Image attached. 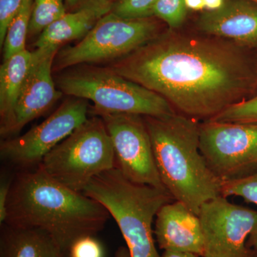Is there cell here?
<instances>
[{
    "label": "cell",
    "mask_w": 257,
    "mask_h": 257,
    "mask_svg": "<svg viewBox=\"0 0 257 257\" xmlns=\"http://www.w3.org/2000/svg\"><path fill=\"white\" fill-rule=\"evenodd\" d=\"M3 224L0 257H69L42 230Z\"/></svg>",
    "instance_id": "obj_16"
},
{
    "label": "cell",
    "mask_w": 257,
    "mask_h": 257,
    "mask_svg": "<svg viewBox=\"0 0 257 257\" xmlns=\"http://www.w3.org/2000/svg\"><path fill=\"white\" fill-rule=\"evenodd\" d=\"M187 9L199 11L205 9L204 0H184Z\"/></svg>",
    "instance_id": "obj_27"
},
{
    "label": "cell",
    "mask_w": 257,
    "mask_h": 257,
    "mask_svg": "<svg viewBox=\"0 0 257 257\" xmlns=\"http://www.w3.org/2000/svg\"><path fill=\"white\" fill-rule=\"evenodd\" d=\"M161 257H199L194 253L184 252V251H164Z\"/></svg>",
    "instance_id": "obj_29"
},
{
    "label": "cell",
    "mask_w": 257,
    "mask_h": 257,
    "mask_svg": "<svg viewBox=\"0 0 257 257\" xmlns=\"http://www.w3.org/2000/svg\"><path fill=\"white\" fill-rule=\"evenodd\" d=\"M156 18L126 20L109 12L78 43L58 51L54 72L82 64L111 63L130 55L162 32Z\"/></svg>",
    "instance_id": "obj_7"
},
{
    "label": "cell",
    "mask_w": 257,
    "mask_h": 257,
    "mask_svg": "<svg viewBox=\"0 0 257 257\" xmlns=\"http://www.w3.org/2000/svg\"><path fill=\"white\" fill-rule=\"evenodd\" d=\"M211 121L230 123H257V96L230 106Z\"/></svg>",
    "instance_id": "obj_21"
},
{
    "label": "cell",
    "mask_w": 257,
    "mask_h": 257,
    "mask_svg": "<svg viewBox=\"0 0 257 257\" xmlns=\"http://www.w3.org/2000/svg\"><path fill=\"white\" fill-rule=\"evenodd\" d=\"M251 1H252L253 3H256L257 4V0H251Z\"/></svg>",
    "instance_id": "obj_34"
},
{
    "label": "cell",
    "mask_w": 257,
    "mask_h": 257,
    "mask_svg": "<svg viewBox=\"0 0 257 257\" xmlns=\"http://www.w3.org/2000/svg\"><path fill=\"white\" fill-rule=\"evenodd\" d=\"M205 9L212 11L221 8L224 3V0H204Z\"/></svg>",
    "instance_id": "obj_30"
},
{
    "label": "cell",
    "mask_w": 257,
    "mask_h": 257,
    "mask_svg": "<svg viewBox=\"0 0 257 257\" xmlns=\"http://www.w3.org/2000/svg\"><path fill=\"white\" fill-rule=\"evenodd\" d=\"M221 195L225 197L236 196L257 205V170L244 177L224 181Z\"/></svg>",
    "instance_id": "obj_22"
},
{
    "label": "cell",
    "mask_w": 257,
    "mask_h": 257,
    "mask_svg": "<svg viewBox=\"0 0 257 257\" xmlns=\"http://www.w3.org/2000/svg\"><path fill=\"white\" fill-rule=\"evenodd\" d=\"M243 49L169 29L106 67L165 98L179 114L208 121L244 100L256 84Z\"/></svg>",
    "instance_id": "obj_1"
},
{
    "label": "cell",
    "mask_w": 257,
    "mask_h": 257,
    "mask_svg": "<svg viewBox=\"0 0 257 257\" xmlns=\"http://www.w3.org/2000/svg\"><path fill=\"white\" fill-rule=\"evenodd\" d=\"M144 119L166 191L198 215L204 203L221 195L224 182L201 152V123L177 112Z\"/></svg>",
    "instance_id": "obj_3"
},
{
    "label": "cell",
    "mask_w": 257,
    "mask_h": 257,
    "mask_svg": "<svg viewBox=\"0 0 257 257\" xmlns=\"http://www.w3.org/2000/svg\"><path fill=\"white\" fill-rule=\"evenodd\" d=\"M32 52H19L0 66V134L3 137L13 120L18 96L26 78Z\"/></svg>",
    "instance_id": "obj_17"
},
{
    "label": "cell",
    "mask_w": 257,
    "mask_h": 257,
    "mask_svg": "<svg viewBox=\"0 0 257 257\" xmlns=\"http://www.w3.org/2000/svg\"><path fill=\"white\" fill-rule=\"evenodd\" d=\"M111 8L109 5L101 3H86L82 8L66 13L52 24L38 37L34 45L36 48L60 47L65 42L82 40L101 17L110 12Z\"/></svg>",
    "instance_id": "obj_15"
},
{
    "label": "cell",
    "mask_w": 257,
    "mask_h": 257,
    "mask_svg": "<svg viewBox=\"0 0 257 257\" xmlns=\"http://www.w3.org/2000/svg\"><path fill=\"white\" fill-rule=\"evenodd\" d=\"M155 239L164 251H184L204 257V239L200 219L182 202L162 206L155 220Z\"/></svg>",
    "instance_id": "obj_14"
},
{
    "label": "cell",
    "mask_w": 257,
    "mask_h": 257,
    "mask_svg": "<svg viewBox=\"0 0 257 257\" xmlns=\"http://www.w3.org/2000/svg\"><path fill=\"white\" fill-rule=\"evenodd\" d=\"M67 13L64 0H34L28 35L40 36Z\"/></svg>",
    "instance_id": "obj_19"
},
{
    "label": "cell",
    "mask_w": 257,
    "mask_h": 257,
    "mask_svg": "<svg viewBox=\"0 0 257 257\" xmlns=\"http://www.w3.org/2000/svg\"><path fill=\"white\" fill-rule=\"evenodd\" d=\"M200 150L223 182L249 175L257 170V123L204 121Z\"/></svg>",
    "instance_id": "obj_9"
},
{
    "label": "cell",
    "mask_w": 257,
    "mask_h": 257,
    "mask_svg": "<svg viewBox=\"0 0 257 257\" xmlns=\"http://www.w3.org/2000/svg\"><path fill=\"white\" fill-rule=\"evenodd\" d=\"M39 166L57 182L82 192L93 178L115 168L114 147L104 120L88 118Z\"/></svg>",
    "instance_id": "obj_6"
},
{
    "label": "cell",
    "mask_w": 257,
    "mask_h": 257,
    "mask_svg": "<svg viewBox=\"0 0 257 257\" xmlns=\"http://www.w3.org/2000/svg\"><path fill=\"white\" fill-rule=\"evenodd\" d=\"M60 47L36 48L15 106L13 120L5 139L16 135L30 121L40 117L54 105L63 94L56 88L52 76L54 62Z\"/></svg>",
    "instance_id": "obj_12"
},
{
    "label": "cell",
    "mask_w": 257,
    "mask_h": 257,
    "mask_svg": "<svg viewBox=\"0 0 257 257\" xmlns=\"http://www.w3.org/2000/svg\"><path fill=\"white\" fill-rule=\"evenodd\" d=\"M69 257H104V248L94 236H86L74 241L69 250Z\"/></svg>",
    "instance_id": "obj_24"
},
{
    "label": "cell",
    "mask_w": 257,
    "mask_h": 257,
    "mask_svg": "<svg viewBox=\"0 0 257 257\" xmlns=\"http://www.w3.org/2000/svg\"><path fill=\"white\" fill-rule=\"evenodd\" d=\"M89 112L86 99H67L40 124L2 141V160L19 171L38 167L49 152L87 121Z\"/></svg>",
    "instance_id": "obj_8"
},
{
    "label": "cell",
    "mask_w": 257,
    "mask_h": 257,
    "mask_svg": "<svg viewBox=\"0 0 257 257\" xmlns=\"http://www.w3.org/2000/svg\"><path fill=\"white\" fill-rule=\"evenodd\" d=\"M198 216L204 257H256L246 239L257 224V211L233 204L221 195L204 203Z\"/></svg>",
    "instance_id": "obj_11"
},
{
    "label": "cell",
    "mask_w": 257,
    "mask_h": 257,
    "mask_svg": "<svg viewBox=\"0 0 257 257\" xmlns=\"http://www.w3.org/2000/svg\"><path fill=\"white\" fill-rule=\"evenodd\" d=\"M57 76L59 90L75 98L92 101L94 116L133 114L162 116L177 111L165 98L106 67L79 65Z\"/></svg>",
    "instance_id": "obj_5"
},
{
    "label": "cell",
    "mask_w": 257,
    "mask_h": 257,
    "mask_svg": "<svg viewBox=\"0 0 257 257\" xmlns=\"http://www.w3.org/2000/svg\"><path fill=\"white\" fill-rule=\"evenodd\" d=\"M187 10L184 0H158L154 17L165 22L170 29L177 30L185 21Z\"/></svg>",
    "instance_id": "obj_23"
},
{
    "label": "cell",
    "mask_w": 257,
    "mask_h": 257,
    "mask_svg": "<svg viewBox=\"0 0 257 257\" xmlns=\"http://www.w3.org/2000/svg\"><path fill=\"white\" fill-rule=\"evenodd\" d=\"M34 0H24L21 8L11 20L3 42V62L12 56L27 50L26 40L29 33Z\"/></svg>",
    "instance_id": "obj_18"
},
{
    "label": "cell",
    "mask_w": 257,
    "mask_h": 257,
    "mask_svg": "<svg viewBox=\"0 0 257 257\" xmlns=\"http://www.w3.org/2000/svg\"><path fill=\"white\" fill-rule=\"evenodd\" d=\"M114 257H130V251L126 246H120L116 250Z\"/></svg>",
    "instance_id": "obj_32"
},
{
    "label": "cell",
    "mask_w": 257,
    "mask_h": 257,
    "mask_svg": "<svg viewBox=\"0 0 257 257\" xmlns=\"http://www.w3.org/2000/svg\"><path fill=\"white\" fill-rule=\"evenodd\" d=\"M85 0H64L67 8L72 9V8H77L78 10L84 5Z\"/></svg>",
    "instance_id": "obj_31"
},
{
    "label": "cell",
    "mask_w": 257,
    "mask_h": 257,
    "mask_svg": "<svg viewBox=\"0 0 257 257\" xmlns=\"http://www.w3.org/2000/svg\"><path fill=\"white\" fill-rule=\"evenodd\" d=\"M99 1L103 2V3H105L106 4L112 5L113 3H114L116 0H99Z\"/></svg>",
    "instance_id": "obj_33"
},
{
    "label": "cell",
    "mask_w": 257,
    "mask_h": 257,
    "mask_svg": "<svg viewBox=\"0 0 257 257\" xmlns=\"http://www.w3.org/2000/svg\"><path fill=\"white\" fill-rule=\"evenodd\" d=\"M82 192L114 218L130 257H161L152 224L161 207L174 201L167 191L130 182L115 167L93 178Z\"/></svg>",
    "instance_id": "obj_4"
},
{
    "label": "cell",
    "mask_w": 257,
    "mask_h": 257,
    "mask_svg": "<svg viewBox=\"0 0 257 257\" xmlns=\"http://www.w3.org/2000/svg\"><path fill=\"white\" fill-rule=\"evenodd\" d=\"M197 27L205 35L243 48L257 47V4L251 0H224L219 9L203 12Z\"/></svg>",
    "instance_id": "obj_13"
},
{
    "label": "cell",
    "mask_w": 257,
    "mask_h": 257,
    "mask_svg": "<svg viewBox=\"0 0 257 257\" xmlns=\"http://www.w3.org/2000/svg\"><path fill=\"white\" fill-rule=\"evenodd\" d=\"M247 239L246 244H247L248 247L253 250L255 254H256V257H257V224L251 231V232L250 233Z\"/></svg>",
    "instance_id": "obj_28"
},
{
    "label": "cell",
    "mask_w": 257,
    "mask_h": 257,
    "mask_svg": "<svg viewBox=\"0 0 257 257\" xmlns=\"http://www.w3.org/2000/svg\"><path fill=\"white\" fill-rule=\"evenodd\" d=\"M158 0H116L110 13L126 20L153 18L154 9Z\"/></svg>",
    "instance_id": "obj_20"
},
{
    "label": "cell",
    "mask_w": 257,
    "mask_h": 257,
    "mask_svg": "<svg viewBox=\"0 0 257 257\" xmlns=\"http://www.w3.org/2000/svg\"><path fill=\"white\" fill-rule=\"evenodd\" d=\"M12 179H3L0 185V222L4 224L7 219V204L11 185Z\"/></svg>",
    "instance_id": "obj_26"
},
{
    "label": "cell",
    "mask_w": 257,
    "mask_h": 257,
    "mask_svg": "<svg viewBox=\"0 0 257 257\" xmlns=\"http://www.w3.org/2000/svg\"><path fill=\"white\" fill-rule=\"evenodd\" d=\"M24 0H0V47L3 46L8 25L21 8Z\"/></svg>",
    "instance_id": "obj_25"
},
{
    "label": "cell",
    "mask_w": 257,
    "mask_h": 257,
    "mask_svg": "<svg viewBox=\"0 0 257 257\" xmlns=\"http://www.w3.org/2000/svg\"><path fill=\"white\" fill-rule=\"evenodd\" d=\"M100 117L114 147L115 167L121 175L134 183L166 191L157 170L144 116L109 114Z\"/></svg>",
    "instance_id": "obj_10"
},
{
    "label": "cell",
    "mask_w": 257,
    "mask_h": 257,
    "mask_svg": "<svg viewBox=\"0 0 257 257\" xmlns=\"http://www.w3.org/2000/svg\"><path fill=\"white\" fill-rule=\"evenodd\" d=\"M109 216L101 203L57 182L38 166L12 179L5 223L45 231L68 255L74 241L99 233Z\"/></svg>",
    "instance_id": "obj_2"
}]
</instances>
